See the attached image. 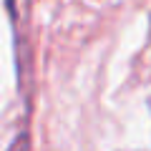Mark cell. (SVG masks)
Listing matches in <instances>:
<instances>
[{"label":"cell","instance_id":"6da1fadb","mask_svg":"<svg viewBox=\"0 0 151 151\" xmlns=\"http://www.w3.org/2000/svg\"><path fill=\"white\" fill-rule=\"evenodd\" d=\"M8 3H13V0H8Z\"/></svg>","mask_w":151,"mask_h":151}]
</instances>
